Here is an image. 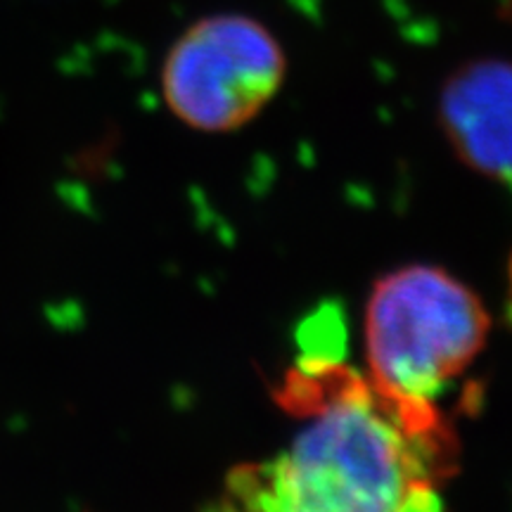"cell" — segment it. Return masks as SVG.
Wrapping results in <instances>:
<instances>
[{
  "label": "cell",
  "instance_id": "6da1fadb",
  "mask_svg": "<svg viewBox=\"0 0 512 512\" xmlns=\"http://www.w3.org/2000/svg\"><path fill=\"white\" fill-rule=\"evenodd\" d=\"M304 427L278 456L230 472L226 512H441L453 439L437 408L377 389L337 361L294 380Z\"/></svg>",
  "mask_w": 512,
  "mask_h": 512
},
{
  "label": "cell",
  "instance_id": "7a4b0ae2",
  "mask_svg": "<svg viewBox=\"0 0 512 512\" xmlns=\"http://www.w3.org/2000/svg\"><path fill=\"white\" fill-rule=\"evenodd\" d=\"M491 318L482 299L437 266H406L377 280L366 306L368 380L394 399H434L484 349Z\"/></svg>",
  "mask_w": 512,
  "mask_h": 512
},
{
  "label": "cell",
  "instance_id": "3957f363",
  "mask_svg": "<svg viewBox=\"0 0 512 512\" xmlns=\"http://www.w3.org/2000/svg\"><path fill=\"white\" fill-rule=\"evenodd\" d=\"M287 57L259 19L211 15L178 36L162 67V93L171 114L202 133L247 126L278 95Z\"/></svg>",
  "mask_w": 512,
  "mask_h": 512
},
{
  "label": "cell",
  "instance_id": "277c9868",
  "mask_svg": "<svg viewBox=\"0 0 512 512\" xmlns=\"http://www.w3.org/2000/svg\"><path fill=\"white\" fill-rule=\"evenodd\" d=\"M439 128L467 169L512 181V62L484 57L460 64L444 81Z\"/></svg>",
  "mask_w": 512,
  "mask_h": 512
},
{
  "label": "cell",
  "instance_id": "5b68a950",
  "mask_svg": "<svg viewBox=\"0 0 512 512\" xmlns=\"http://www.w3.org/2000/svg\"><path fill=\"white\" fill-rule=\"evenodd\" d=\"M510 283H512V268H510Z\"/></svg>",
  "mask_w": 512,
  "mask_h": 512
}]
</instances>
